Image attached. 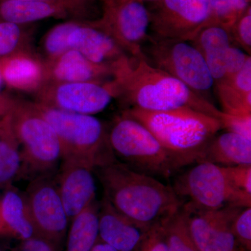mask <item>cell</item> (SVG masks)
Masks as SVG:
<instances>
[{
    "label": "cell",
    "instance_id": "obj_16",
    "mask_svg": "<svg viewBox=\"0 0 251 251\" xmlns=\"http://www.w3.org/2000/svg\"><path fill=\"white\" fill-rule=\"evenodd\" d=\"M151 227L118 212L103 197L99 211V239L117 251H138Z\"/></svg>",
    "mask_w": 251,
    "mask_h": 251
},
{
    "label": "cell",
    "instance_id": "obj_4",
    "mask_svg": "<svg viewBox=\"0 0 251 251\" xmlns=\"http://www.w3.org/2000/svg\"><path fill=\"white\" fill-rule=\"evenodd\" d=\"M108 138L112 151L123 163L139 173L168 179L186 166L146 127L125 115L114 122Z\"/></svg>",
    "mask_w": 251,
    "mask_h": 251
},
{
    "label": "cell",
    "instance_id": "obj_18",
    "mask_svg": "<svg viewBox=\"0 0 251 251\" xmlns=\"http://www.w3.org/2000/svg\"><path fill=\"white\" fill-rule=\"evenodd\" d=\"M5 83L21 90H39L48 81L47 67L27 52L0 61Z\"/></svg>",
    "mask_w": 251,
    "mask_h": 251
},
{
    "label": "cell",
    "instance_id": "obj_34",
    "mask_svg": "<svg viewBox=\"0 0 251 251\" xmlns=\"http://www.w3.org/2000/svg\"><path fill=\"white\" fill-rule=\"evenodd\" d=\"M249 56L251 55L242 50L231 44L226 55V75L224 80L231 78L240 72Z\"/></svg>",
    "mask_w": 251,
    "mask_h": 251
},
{
    "label": "cell",
    "instance_id": "obj_41",
    "mask_svg": "<svg viewBox=\"0 0 251 251\" xmlns=\"http://www.w3.org/2000/svg\"><path fill=\"white\" fill-rule=\"evenodd\" d=\"M0 251H1V250H0Z\"/></svg>",
    "mask_w": 251,
    "mask_h": 251
},
{
    "label": "cell",
    "instance_id": "obj_13",
    "mask_svg": "<svg viewBox=\"0 0 251 251\" xmlns=\"http://www.w3.org/2000/svg\"><path fill=\"white\" fill-rule=\"evenodd\" d=\"M150 16L148 10L137 0H128L109 15L106 21L97 25L108 33L130 57L145 58L142 47L148 40Z\"/></svg>",
    "mask_w": 251,
    "mask_h": 251
},
{
    "label": "cell",
    "instance_id": "obj_23",
    "mask_svg": "<svg viewBox=\"0 0 251 251\" xmlns=\"http://www.w3.org/2000/svg\"><path fill=\"white\" fill-rule=\"evenodd\" d=\"M97 199L72 220L65 251H92L99 238V211Z\"/></svg>",
    "mask_w": 251,
    "mask_h": 251
},
{
    "label": "cell",
    "instance_id": "obj_36",
    "mask_svg": "<svg viewBox=\"0 0 251 251\" xmlns=\"http://www.w3.org/2000/svg\"><path fill=\"white\" fill-rule=\"evenodd\" d=\"M11 99L6 96L0 95V118L4 116L9 111Z\"/></svg>",
    "mask_w": 251,
    "mask_h": 251
},
{
    "label": "cell",
    "instance_id": "obj_29",
    "mask_svg": "<svg viewBox=\"0 0 251 251\" xmlns=\"http://www.w3.org/2000/svg\"><path fill=\"white\" fill-rule=\"evenodd\" d=\"M231 40L244 50V52L251 55V9L247 14L234 23L229 31Z\"/></svg>",
    "mask_w": 251,
    "mask_h": 251
},
{
    "label": "cell",
    "instance_id": "obj_8",
    "mask_svg": "<svg viewBox=\"0 0 251 251\" xmlns=\"http://www.w3.org/2000/svg\"><path fill=\"white\" fill-rule=\"evenodd\" d=\"M142 51L151 65L176 77L203 97L214 85L202 54L190 41L157 39L150 36Z\"/></svg>",
    "mask_w": 251,
    "mask_h": 251
},
{
    "label": "cell",
    "instance_id": "obj_42",
    "mask_svg": "<svg viewBox=\"0 0 251 251\" xmlns=\"http://www.w3.org/2000/svg\"></svg>",
    "mask_w": 251,
    "mask_h": 251
},
{
    "label": "cell",
    "instance_id": "obj_28",
    "mask_svg": "<svg viewBox=\"0 0 251 251\" xmlns=\"http://www.w3.org/2000/svg\"><path fill=\"white\" fill-rule=\"evenodd\" d=\"M78 23L67 22L58 25L48 33L44 41V48L50 61L57 59L70 50L69 37Z\"/></svg>",
    "mask_w": 251,
    "mask_h": 251
},
{
    "label": "cell",
    "instance_id": "obj_9",
    "mask_svg": "<svg viewBox=\"0 0 251 251\" xmlns=\"http://www.w3.org/2000/svg\"><path fill=\"white\" fill-rule=\"evenodd\" d=\"M24 197L36 236L60 251L67 236L69 220L51 175L33 179Z\"/></svg>",
    "mask_w": 251,
    "mask_h": 251
},
{
    "label": "cell",
    "instance_id": "obj_32",
    "mask_svg": "<svg viewBox=\"0 0 251 251\" xmlns=\"http://www.w3.org/2000/svg\"><path fill=\"white\" fill-rule=\"evenodd\" d=\"M221 123L223 128L227 132L236 133L251 140V115L238 116L224 112Z\"/></svg>",
    "mask_w": 251,
    "mask_h": 251
},
{
    "label": "cell",
    "instance_id": "obj_39",
    "mask_svg": "<svg viewBox=\"0 0 251 251\" xmlns=\"http://www.w3.org/2000/svg\"><path fill=\"white\" fill-rule=\"evenodd\" d=\"M4 82V79H3L2 74H1V69H0V90H1V87H2Z\"/></svg>",
    "mask_w": 251,
    "mask_h": 251
},
{
    "label": "cell",
    "instance_id": "obj_27",
    "mask_svg": "<svg viewBox=\"0 0 251 251\" xmlns=\"http://www.w3.org/2000/svg\"><path fill=\"white\" fill-rule=\"evenodd\" d=\"M25 34L23 25L15 23L0 22V61L16 54L26 52L24 50Z\"/></svg>",
    "mask_w": 251,
    "mask_h": 251
},
{
    "label": "cell",
    "instance_id": "obj_33",
    "mask_svg": "<svg viewBox=\"0 0 251 251\" xmlns=\"http://www.w3.org/2000/svg\"><path fill=\"white\" fill-rule=\"evenodd\" d=\"M166 221L151 227L138 251H168L165 233Z\"/></svg>",
    "mask_w": 251,
    "mask_h": 251
},
{
    "label": "cell",
    "instance_id": "obj_2",
    "mask_svg": "<svg viewBox=\"0 0 251 251\" xmlns=\"http://www.w3.org/2000/svg\"><path fill=\"white\" fill-rule=\"evenodd\" d=\"M115 79L117 97L122 98L128 108L152 112L190 108L220 122L224 115V112L209 100L144 59H137L122 75Z\"/></svg>",
    "mask_w": 251,
    "mask_h": 251
},
{
    "label": "cell",
    "instance_id": "obj_30",
    "mask_svg": "<svg viewBox=\"0 0 251 251\" xmlns=\"http://www.w3.org/2000/svg\"><path fill=\"white\" fill-rule=\"evenodd\" d=\"M232 230L237 242H240L248 250L251 246V207L243 209L232 223Z\"/></svg>",
    "mask_w": 251,
    "mask_h": 251
},
{
    "label": "cell",
    "instance_id": "obj_11",
    "mask_svg": "<svg viewBox=\"0 0 251 251\" xmlns=\"http://www.w3.org/2000/svg\"><path fill=\"white\" fill-rule=\"evenodd\" d=\"M188 230L198 251H236L232 223L243 208L227 206L216 210L182 206Z\"/></svg>",
    "mask_w": 251,
    "mask_h": 251
},
{
    "label": "cell",
    "instance_id": "obj_38",
    "mask_svg": "<svg viewBox=\"0 0 251 251\" xmlns=\"http://www.w3.org/2000/svg\"><path fill=\"white\" fill-rule=\"evenodd\" d=\"M92 251H117L116 249H114L112 247H110L108 244H105L100 239L97 240L96 244H94L93 248H92Z\"/></svg>",
    "mask_w": 251,
    "mask_h": 251
},
{
    "label": "cell",
    "instance_id": "obj_7",
    "mask_svg": "<svg viewBox=\"0 0 251 251\" xmlns=\"http://www.w3.org/2000/svg\"><path fill=\"white\" fill-rule=\"evenodd\" d=\"M173 188L184 204L199 209L251 206V195L234 187L224 167L207 162L197 163L179 176Z\"/></svg>",
    "mask_w": 251,
    "mask_h": 251
},
{
    "label": "cell",
    "instance_id": "obj_37",
    "mask_svg": "<svg viewBox=\"0 0 251 251\" xmlns=\"http://www.w3.org/2000/svg\"><path fill=\"white\" fill-rule=\"evenodd\" d=\"M23 1H44V2L54 3V4L64 5L70 8L71 6H74L81 0H23Z\"/></svg>",
    "mask_w": 251,
    "mask_h": 251
},
{
    "label": "cell",
    "instance_id": "obj_15",
    "mask_svg": "<svg viewBox=\"0 0 251 251\" xmlns=\"http://www.w3.org/2000/svg\"><path fill=\"white\" fill-rule=\"evenodd\" d=\"M95 166L77 157L62 158L57 188L69 221L96 200Z\"/></svg>",
    "mask_w": 251,
    "mask_h": 251
},
{
    "label": "cell",
    "instance_id": "obj_12",
    "mask_svg": "<svg viewBox=\"0 0 251 251\" xmlns=\"http://www.w3.org/2000/svg\"><path fill=\"white\" fill-rule=\"evenodd\" d=\"M209 16V0H163V11L155 18L150 36L191 41L205 27Z\"/></svg>",
    "mask_w": 251,
    "mask_h": 251
},
{
    "label": "cell",
    "instance_id": "obj_3",
    "mask_svg": "<svg viewBox=\"0 0 251 251\" xmlns=\"http://www.w3.org/2000/svg\"><path fill=\"white\" fill-rule=\"evenodd\" d=\"M123 115L146 127L186 166L198 163L206 145L223 129L217 119L190 108L160 112L128 108Z\"/></svg>",
    "mask_w": 251,
    "mask_h": 251
},
{
    "label": "cell",
    "instance_id": "obj_19",
    "mask_svg": "<svg viewBox=\"0 0 251 251\" xmlns=\"http://www.w3.org/2000/svg\"><path fill=\"white\" fill-rule=\"evenodd\" d=\"M202 162L221 167L251 165V140L227 131L216 135L203 151L198 163Z\"/></svg>",
    "mask_w": 251,
    "mask_h": 251
},
{
    "label": "cell",
    "instance_id": "obj_40",
    "mask_svg": "<svg viewBox=\"0 0 251 251\" xmlns=\"http://www.w3.org/2000/svg\"><path fill=\"white\" fill-rule=\"evenodd\" d=\"M0 234H4V227H3L2 222H1V216H0Z\"/></svg>",
    "mask_w": 251,
    "mask_h": 251
},
{
    "label": "cell",
    "instance_id": "obj_24",
    "mask_svg": "<svg viewBox=\"0 0 251 251\" xmlns=\"http://www.w3.org/2000/svg\"><path fill=\"white\" fill-rule=\"evenodd\" d=\"M21 149L7 113L0 118V186L9 184L21 174Z\"/></svg>",
    "mask_w": 251,
    "mask_h": 251
},
{
    "label": "cell",
    "instance_id": "obj_10",
    "mask_svg": "<svg viewBox=\"0 0 251 251\" xmlns=\"http://www.w3.org/2000/svg\"><path fill=\"white\" fill-rule=\"evenodd\" d=\"M37 103L66 111L92 115L103 111L117 97L115 79L108 82H46L37 91Z\"/></svg>",
    "mask_w": 251,
    "mask_h": 251
},
{
    "label": "cell",
    "instance_id": "obj_17",
    "mask_svg": "<svg viewBox=\"0 0 251 251\" xmlns=\"http://www.w3.org/2000/svg\"><path fill=\"white\" fill-rule=\"evenodd\" d=\"M48 81L53 82H102L116 74L111 69L97 65L76 50L70 49L46 64Z\"/></svg>",
    "mask_w": 251,
    "mask_h": 251
},
{
    "label": "cell",
    "instance_id": "obj_20",
    "mask_svg": "<svg viewBox=\"0 0 251 251\" xmlns=\"http://www.w3.org/2000/svg\"><path fill=\"white\" fill-rule=\"evenodd\" d=\"M202 54L214 81V85L224 80L227 50L232 44L229 32L219 26L203 28L190 41Z\"/></svg>",
    "mask_w": 251,
    "mask_h": 251
},
{
    "label": "cell",
    "instance_id": "obj_25",
    "mask_svg": "<svg viewBox=\"0 0 251 251\" xmlns=\"http://www.w3.org/2000/svg\"><path fill=\"white\" fill-rule=\"evenodd\" d=\"M165 233L168 251H198L188 230L183 208L167 220Z\"/></svg>",
    "mask_w": 251,
    "mask_h": 251
},
{
    "label": "cell",
    "instance_id": "obj_1",
    "mask_svg": "<svg viewBox=\"0 0 251 251\" xmlns=\"http://www.w3.org/2000/svg\"><path fill=\"white\" fill-rule=\"evenodd\" d=\"M104 198L122 215L148 227L169 219L184 202L173 187L114 158L94 168Z\"/></svg>",
    "mask_w": 251,
    "mask_h": 251
},
{
    "label": "cell",
    "instance_id": "obj_31",
    "mask_svg": "<svg viewBox=\"0 0 251 251\" xmlns=\"http://www.w3.org/2000/svg\"><path fill=\"white\" fill-rule=\"evenodd\" d=\"M224 168L234 187L247 194L251 195V165Z\"/></svg>",
    "mask_w": 251,
    "mask_h": 251
},
{
    "label": "cell",
    "instance_id": "obj_35",
    "mask_svg": "<svg viewBox=\"0 0 251 251\" xmlns=\"http://www.w3.org/2000/svg\"><path fill=\"white\" fill-rule=\"evenodd\" d=\"M12 251H59L50 243L40 237H33L21 240Z\"/></svg>",
    "mask_w": 251,
    "mask_h": 251
},
{
    "label": "cell",
    "instance_id": "obj_6",
    "mask_svg": "<svg viewBox=\"0 0 251 251\" xmlns=\"http://www.w3.org/2000/svg\"><path fill=\"white\" fill-rule=\"evenodd\" d=\"M31 103L55 131L62 148V158H81L95 167L113 158L105 151L109 145L108 134L98 119L36 101Z\"/></svg>",
    "mask_w": 251,
    "mask_h": 251
},
{
    "label": "cell",
    "instance_id": "obj_5",
    "mask_svg": "<svg viewBox=\"0 0 251 251\" xmlns=\"http://www.w3.org/2000/svg\"><path fill=\"white\" fill-rule=\"evenodd\" d=\"M7 114L21 149V174L35 178L51 175L62 159L60 143L52 127L31 102L11 99Z\"/></svg>",
    "mask_w": 251,
    "mask_h": 251
},
{
    "label": "cell",
    "instance_id": "obj_14",
    "mask_svg": "<svg viewBox=\"0 0 251 251\" xmlns=\"http://www.w3.org/2000/svg\"><path fill=\"white\" fill-rule=\"evenodd\" d=\"M70 49L76 50L91 62L108 67L120 76L135 62L103 29L96 25L79 23L69 37Z\"/></svg>",
    "mask_w": 251,
    "mask_h": 251
},
{
    "label": "cell",
    "instance_id": "obj_21",
    "mask_svg": "<svg viewBox=\"0 0 251 251\" xmlns=\"http://www.w3.org/2000/svg\"><path fill=\"white\" fill-rule=\"evenodd\" d=\"M223 112L229 115H251V57L235 75L215 84Z\"/></svg>",
    "mask_w": 251,
    "mask_h": 251
},
{
    "label": "cell",
    "instance_id": "obj_22",
    "mask_svg": "<svg viewBox=\"0 0 251 251\" xmlns=\"http://www.w3.org/2000/svg\"><path fill=\"white\" fill-rule=\"evenodd\" d=\"M0 216L4 234L20 240L36 237L24 196L15 190L6 191L0 202Z\"/></svg>",
    "mask_w": 251,
    "mask_h": 251
},
{
    "label": "cell",
    "instance_id": "obj_26",
    "mask_svg": "<svg viewBox=\"0 0 251 251\" xmlns=\"http://www.w3.org/2000/svg\"><path fill=\"white\" fill-rule=\"evenodd\" d=\"M209 18L216 19L211 26H219L229 31L238 16L247 9L248 0H209Z\"/></svg>",
    "mask_w": 251,
    "mask_h": 251
}]
</instances>
